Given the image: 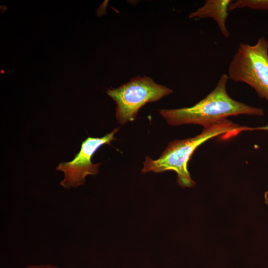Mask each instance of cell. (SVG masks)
<instances>
[{"label": "cell", "instance_id": "obj_1", "mask_svg": "<svg viewBox=\"0 0 268 268\" xmlns=\"http://www.w3.org/2000/svg\"><path fill=\"white\" fill-rule=\"evenodd\" d=\"M255 130L258 128L241 126L227 119L205 127L201 133L195 137L169 142L157 159L145 157L141 172L157 173L174 171L177 175V182L179 186L192 188L195 186V182L192 179L188 170V163L200 145L217 136L229 138L242 131Z\"/></svg>", "mask_w": 268, "mask_h": 268}, {"label": "cell", "instance_id": "obj_2", "mask_svg": "<svg viewBox=\"0 0 268 268\" xmlns=\"http://www.w3.org/2000/svg\"><path fill=\"white\" fill-rule=\"evenodd\" d=\"M227 74H222L216 86L206 96L190 107L160 109L159 113L171 126L196 124L203 127L239 115L262 116L264 110L234 100L229 96Z\"/></svg>", "mask_w": 268, "mask_h": 268}, {"label": "cell", "instance_id": "obj_3", "mask_svg": "<svg viewBox=\"0 0 268 268\" xmlns=\"http://www.w3.org/2000/svg\"><path fill=\"white\" fill-rule=\"evenodd\" d=\"M227 75L234 82L248 84L268 102V41L261 37L253 45L240 43Z\"/></svg>", "mask_w": 268, "mask_h": 268}, {"label": "cell", "instance_id": "obj_4", "mask_svg": "<svg viewBox=\"0 0 268 268\" xmlns=\"http://www.w3.org/2000/svg\"><path fill=\"white\" fill-rule=\"evenodd\" d=\"M172 92L171 89L146 76L132 78L118 87L106 91L116 103V117L122 125L134 121L139 109L147 103L157 101Z\"/></svg>", "mask_w": 268, "mask_h": 268}, {"label": "cell", "instance_id": "obj_5", "mask_svg": "<svg viewBox=\"0 0 268 268\" xmlns=\"http://www.w3.org/2000/svg\"><path fill=\"white\" fill-rule=\"evenodd\" d=\"M119 130V128L115 129L101 137L88 136L83 140L79 151L73 159L69 162L60 163L56 167L57 171H61L65 174L64 179L60 182L61 185L65 188H77L84 184L87 176L98 174L99 167L102 163L94 164L91 158L100 147L105 144L111 145V141L117 140L114 135Z\"/></svg>", "mask_w": 268, "mask_h": 268}, {"label": "cell", "instance_id": "obj_6", "mask_svg": "<svg viewBox=\"0 0 268 268\" xmlns=\"http://www.w3.org/2000/svg\"><path fill=\"white\" fill-rule=\"evenodd\" d=\"M231 0H206L204 4L195 11L189 15L190 18H211L213 19L225 38H228V31L226 22L228 15L229 6Z\"/></svg>", "mask_w": 268, "mask_h": 268}, {"label": "cell", "instance_id": "obj_7", "mask_svg": "<svg viewBox=\"0 0 268 268\" xmlns=\"http://www.w3.org/2000/svg\"><path fill=\"white\" fill-rule=\"evenodd\" d=\"M243 8L268 11V0H238L230 3L229 11Z\"/></svg>", "mask_w": 268, "mask_h": 268}, {"label": "cell", "instance_id": "obj_8", "mask_svg": "<svg viewBox=\"0 0 268 268\" xmlns=\"http://www.w3.org/2000/svg\"><path fill=\"white\" fill-rule=\"evenodd\" d=\"M25 268H59L55 266L51 265H31Z\"/></svg>", "mask_w": 268, "mask_h": 268}, {"label": "cell", "instance_id": "obj_9", "mask_svg": "<svg viewBox=\"0 0 268 268\" xmlns=\"http://www.w3.org/2000/svg\"><path fill=\"white\" fill-rule=\"evenodd\" d=\"M265 202L268 205V190L265 193Z\"/></svg>", "mask_w": 268, "mask_h": 268}]
</instances>
